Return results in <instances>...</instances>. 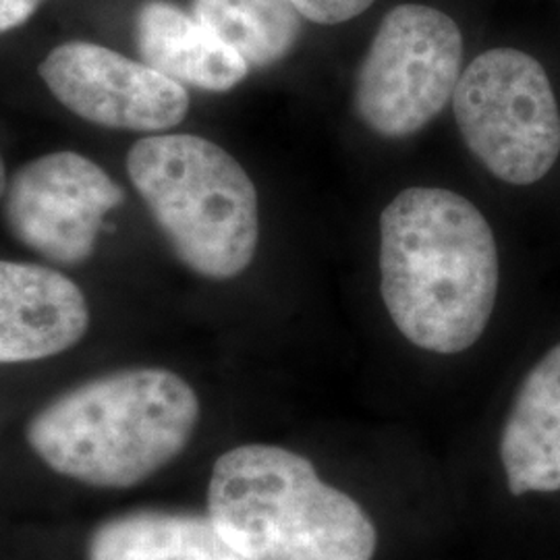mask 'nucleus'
Returning a JSON list of instances; mask_svg holds the SVG:
<instances>
[{
	"label": "nucleus",
	"mask_w": 560,
	"mask_h": 560,
	"mask_svg": "<svg viewBox=\"0 0 560 560\" xmlns=\"http://www.w3.org/2000/svg\"><path fill=\"white\" fill-rule=\"evenodd\" d=\"M293 4L301 18L322 25H335L358 18L374 4V0H293Z\"/></svg>",
	"instance_id": "14"
},
{
	"label": "nucleus",
	"mask_w": 560,
	"mask_h": 560,
	"mask_svg": "<svg viewBox=\"0 0 560 560\" xmlns=\"http://www.w3.org/2000/svg\"><path fill=\"white\" fill-rule=\"evenodd\" d=\"M459 25L434 7L400 4L361 62L355 110L368 129L399 140L421 131L453 101L460 78Z\"/></svg>",
	"instance_id": "6"
},
{
	"label": "nucleus",
	"mask_w": 560,
	"mask_h": 560,
	"mask_svg": "<svg viewBox=\"0 0 560 560\" xmlns=\"http://www.w3.org/2000/svg\"><path fill=\"white\" fill-rule=\"evenodd\" d=\"M501 459L515 497L560 490V342L527 374L501 439Z\"/></svg>",
	"instance_id": "11"
},
{
	"label": "nucleus",
	"mask_w": 560,
	"mask_h": 560,
	"mask_svg": "<svg viewBox=\"0 0 560 560\" xmlns=\"http://www.w3.org/2000/svg\"><path fill=\"white\" fill-rule=\"evenodd\" d=\"M127 173L171 249L203 279L240 277L260 240L258 191L214 141L173 133L138 141Z\"/></svg>",
	"instance_id": "4"
},
{
	"label": "nucleus",
	"mask_w": 560,
	"mask_h": 560,
	"mask_svg": "<svg viewBox=\"0 0 560 560\" xmlns=\"http://www.w3.org/2000/svg\"><path fill=\"white\" fill-rule=\"evenodd\" d=\"M208 515L247 560H372L378 534L312 460L272 444H243L212 467Z\"/></svg>",
	"instance_id": "3"
},
{
	"label": "nucleus",
	"mask_w": 560,
	"mask_h": 560,
	"mask_svg": "<svg viewBox=\"0 0 560 560\" xmlns=\"http://www.w3.org/2000/svg\"><path fill=\"white\" fill-rule=\"evenodd\" d=\"M191 13L249 69L287 59L301 36V13L293 0H194Z\"/></svg>",
	"instance_id": "13"
},
{
	"label": "nucleus",
	"mask_w": 560,
	"mask_h": 560,
	"mask_svg": "<svg viewBox=\"0 0 560 560\" xmlns=\"http://www.w3.org/2000/svg\"><path fill=\"white\" fill-rule=\"evenodd\" d=\"M4 189H7V171H4V162L0 156V198L4 196Z\"/></svg>",
	"instance_id": "16"
},
{
	"label": "nucleus",
	"mask_w": 560,
	"mask_h": 560,
	"mask_svg": "<svg viewBox=\"0 0 560 560\" xmlns=\"http://www.w3.org/2000/svg\"><path fill=\"white\" fill-rule=\"evenodd\" d=\"M88 560H247L224 540L210 515L131 511L102 521Z\"/></svg>",
	"instance_id": "12"
},
{
	"label": "nucleus",
	"mask_w": 560,
	"mask_h": 560,
	"mask_svg": "<svg viewBox=\"0 0 560 560\" xmlns=\"http://www.w3.org/2000/svg\"><path fill=\"white\" fill-rule=\"evenodd\" d=\"M125 200L96 162L55 152L23 164L4 189V221L44 260L80 266L96 249L102 219Z\"/></svg>",
	"instance_id": "7"
},
{
	"label": "nucleus",
	"mask_w": 560,
	"mask_h": 560,
	"mask_svg": "<svg viewBox=\"0 0 560 560\" xmlns=\"http://www.w3.org/2000/svg\"><path fill=\"white\" fill-rule=\"evenodd\" d=\"M469 152L511 185L544 179L560 156V110L540 60L492 48L471 60L453 94Z\"/></svg>",
	"instance_id": "5"
},
{
	"label": "nucleus",
	"mask_w": 560,
	"mask_h": 560,
	"mask_svg": "<svg viewBox=\"0 0 560 560\" xmlns=\"http://www.w3.org/2000/svg\"><path fill=\"white\" fill-rule=\"evenodd\" d=\"M499 279L494 233L467 198L409 187L382 210V300L416 347L441 355L474 347L492 318Z\"/></svg>",
	"instance_id": "1"
},
{
	"label": "nucleus",
	"mask_w": 560,
	"mask_h": 560,
	"mask_svg": "<svg viewBox=\"0 0 560 560\" xmlns=\"http://www.w3.org/2000/svg\"><path fill=\"white\" fill-rule=\"evenodd\" d=\"M38 71L65 108L106 129L159 133L177 127L189 110L180 83L101 44H60Z\"/></svg>",
	"instance_id": "8"
},
{
	"label": "nucleus",
	"mask_w": 560,
	"mask_h": 560,
	"mask_svg": "<svg viewBox=\"0 0 560 560\" xmlns=\"http://www.w3.org/2000/svg\"><path fill=\"white\" fill-rule=\"evenodd\" d=\"M42 0H0V34L15 30L30 20Z\"/></svg>",
	"instance_id": "15"
},
{
	"label": "nucleus",
	"mask_w": 560,
	"mask_h": 560,
	"mask_svg": "<svg viewBox=\"0 0 560 560\" xmlns=\"http://www.w3.org/2000/svg\"><path fill=\"white\" fill-rule=\"evenodd\" d=\"M141 62L183 88L229 92L247 78L249 67L240 55L168 0H148L136 20Z\"/></svg>",
	"instance_id": "10"
},
{
	"label": "nucleus",
	"mask_w": 560,
	"mask_h": 560,
	"mask_svg": "<svg viewBox=\"0 0 560 560\" xmlns=\"http://www.w3.org/2000/svg\"><path fill=\"white\" fill-rule=\"evenodd\" d=\"M200 420V399L179 374L129 368L83 382L27 423L50 469L94 488H131L179 457Z\"/></svg>",
	"instance_id": "2"
},
{
	"label": "nucleus",
	"mask_w": 560,
	"mask_h": 560,
	"mask_svg": "<svg viewBox=\"0 0 560 560\" xmlns=\"http://www.w3.org/2000/svg\"><path fill=\"white\" fill-rule=\"evenodd\" d=\"M90 326L83 291L38 264L0 260V363L55 358Z\"/></svg>",
	"instance_id": "9"
}]
</instances>
